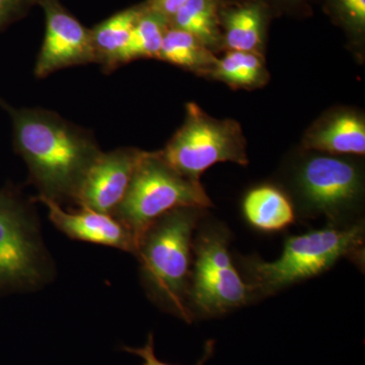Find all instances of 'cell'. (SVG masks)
<instances>
[{
	"label": "cell",
	"mask_w": 365,
	"mask_h": 365,
	"mask_svg": "<svg viewBox=\"0 0 365 365\" xmlns=\"http://www.w3.org/2000/svg\"><path fill=\"white\" fill-rule=\"evenodd\" d=\"M0 107L11 117L14 150L26 163L38 197L76 204L103 153L91 132L42 108H14L1 98Z\"/></svg>",
	"instance_id": "1"
},
{
	"label": "cell",
	"mask_w": 365,
	"mask_h": 365,
	"mask_svg": "<svg viewBox=\"0 0 365 365\" xmlns=\"http://www.w3.org/2000/svg\"><path fill=\"white\" fill-rule=\"evenodd\" d=\"M364 222L332 227L327 225L306 234L287 237L282 253L272 262L258 256L241 257L235 263L249 285L254 299L277 294L333 268L342 259L364 267Z\"/></svg>",
	"instance_id": "2"
},
{
	"label": "cell",
	"mask_w": 365,
	"mask_h": 365,
	"mask_svg": "<svg viewBox=\"0 0 365 365\" xmlns=\"http://www.w3.org/2000/svg\"><path fill=\"white\" fill-rule=\"evenodd\" d=\"M206 210L174 209L151 223L137 245L135 256L148 297L187 324L194 321L189 309L194 235Z\"/></svg>",
	"instance_id": "3"
},
{
	"label": "cell",
	"mask_w": 365,
	"mask_h": 365,
	"mask_svg": "<svg viewBox=\"0 0 365 365\" xmlns=\"http://www.w3.org/2000/svg\"><path fill=\"white\" fill-rule=\"evenodd\" d=\"M307 151L290 173L295 211L302 217L323 216L332 227L359 222L364 175L354 157Z\"/></svg>",
	"instance_id": "4"
},
{
	"label": "cell",
	"mask_w": 365,
	"mask_h": 365,
	"mask_svg": "<svg viewBox=\"0 0 365 365\" xmlns=\"http://www.w3.org/2000/svg\"><path fill=\"white\" fill-rule=\"evenodd\" d=\"M204 218L193 240L189 309L194 319L225 316L255 300L230 253L232 232Z\"/></svg>",
	"instance_id": "5"
},
{
	"label": "cell",
	"mask_w": 365,
	"mask_h": 365,
	"mask_svg": "<svg viewBox=\"0 0 365 365\" xmlns=\"http://www.w3.org/2000/svg\"><path fill=\"white\" fill-rule=\"evenodd\" d=\"M180 207L208 209L213 203L200 182L182 177L158 151H146L114 216L130 230L138 245L151 223Z\"/></svg>",
	"instance_id": "6"
},
{
	"label": "cell",
	"mask_w": 365,
	"mask_h": 365,
	"mask_svg": "<svg viewBox=\"0 0 365 365\" xmlns=\"http://www.w3.org/2000/svg\"><path fill=\"white\" fill-rule=\"evenodd\" d=\"M158 153L172 169L196 182L218 163L249 165L241 124L210 116L195 103L186 105L184 123Z\"/></svg>",
	"instance_id": "7"
},
{
	"label": "cell",
	"mask_w": 365,
	"mask_h": 365,
	"mask_svg": "<svg viewBox=\"0 0 365 365\" xmlns=\"http://www.w3.org/2000/svg\"><path fill=\"white\" fill-rule=\"evenodd\" d=\"M30 203L13 186L0 190V292L35 289L51 276Z\"/></svg>",
	"instance_id": "8"
},
{
	"label": "cell",
	"mask_w": 365,
	"mask_h": 365,
	"mask_svg": "<svg viewBox=\"0 0 365 365\" xmlns=\"http://www.w3.org/2000/svg\"><path fill=\"white\" fill-rule=\"evenodd\" d=\"M45 16V36L35 76L45 78L69 67L96 63L90 29L69 13L60 0H36Z\"/></svg>",
	"instance_id": "9"
},
{
	"label": "cell",
	"mask_w": 365,
	"mask_h": 365,
	"mask_svg": "<svg viewBox=\"0 0 365 365\" xmlns=\"http://www.w3.org/2000/svg\"><path fill=\"white\" fill-rule=\"evenodd\" d=\"M145 153L134 148L103 151L86 178L76 205L114 215Z\"/></svg>",
	"instance_id": "10"
},
{
	"label": "cell",
	"mask_w": 365,
	"mask_h": 365,
	"mask_svg": "<svg viewBox=\"0 0 365 365\" xmlns=\"http://www.w3.org/2000/svg\"><path fill=\"white\" fill-rule=\"evenodd\" d=\"M34 201L44 204L50 222L71 239L135 255V237L114 215L81 207L78 210L66 211L58 203L38 196Z\"/></svg>",
	"instance_id": "11"
},
{
	"label": "cell",
	"mask_w": 365,
	"mask_h": 365,
	"mask_svg": "<svg viewBox=\"0 0 365 365\" xmlns=\"http://www.w3.org/2000/svg\"><path fill=\"white\" fill-rule=\"evenodd\" d=\"M304 150L343 157L365 153V119L361 113L339 108L326 113L307 129Z\"/></svg>",
	"instance_id": "12"
},
{
	"label": "cell",
	"mask_w": 365,
	"mask_h": 365,
	"mask_svg": "<svg viewBox=\"0 0 365 365\" xmlns=\"http://www.w3.org/2000/svg\"><path fill=\"white\" fill-rule=\"evenodd\" d=\"M269 6L264 0L220 4L222 45L230 51L256 53L263 56Z\"/></svg>",
	"instance_id": "13"
},
{
	"label": "cell",
	"mask_w": 365,
	"mask_h": 365,
	"mask_svg": "<svg viewBox=\"0 0 365 365\" xmlns=\"http://www.w3.org/2000/svg\"><path fill=\"white\" fill-rule=\"evenodd\" d=\"M242 215L250 227L264 234L282 232L297 220L289 194L274 184L257 185L242 198Z\"/></svg>",
	"instance_id": "14"
},
{
	"label": "cell",
	"mask_w": 365,
	"mask_h": 365,
	"mask_svg": "<svg viewBox=\"0 0 365 365\" xmlns=\"http://www.w3.org/2000/svg\"><path fill=\"white\" fill-rule=\"evenodd\" d=\"M143 9L144 4L128 7L91 29L96 64H100L104 71L118 68V58L126 47Z\"/></svg>",
	"instance_id": "15"
},
{
	"label": "cell",
	"mask_w": 365,
	"mask_h": 365,
	"mask_svg": "<svg viewBox=\"0 0 365 365\" xmlns=\"http://www.w3.org/2000/svg\"><path fill=\"white\" fill-rule=\"evenodd\" d=\"M158 59L198 76H210L218 58L195 36L170 26Z\"/></svg>",
	"instance_id": "16"
},
{
	"label": "cell",
	"mask_w": 365,
	"mask_h": 365,
	"mask_svg": "<svg viewBox=\"0 0 365 365\" xmlns=\"http://www.w3.org/2000/svg\"><path fill=\"white\" fill-rule=\"evenodd\" d=\"M220 0H188L170 21V26L195 36L211 51L222 44Z\"/></svg>",
	"instance_id": "17"
},
{
	"label": "cell",
	"mask_w": 365,
	"mask_h": 365,
	"mask_svg": "<svg viewBox=\"0 0 365 365\" xmlns=\"http://www.w3.org/2000/svg\"><path fill=\"white\" fill-rule=\"evenodd\" d=\"M211 78L237 90L262 88L269 81V73L262 55L244 51H230L218 58Z\"/></svg>",
	"instance_id": "18"
},
{
	"label": "cell",
	"mask_w": 365,
	"mask_h": 365,
	"mask_svg": "<svg viewBox=\"0 0 365 365\" xmlns=\"http://www.w3.org/2000/svg\"><path fill=\"white\" fill-rule=\"evenodd\" d=\"M144 4L143 14L137 20L126 47L118 58L117 66H124L138 59H158L163 37L170 26L169 21Z\"/></svg>",
	"instance_id": "19"
},
{
	"label": "cell",
	"mask_w": 365,
	"mask_h": 365,
	"mask_svg": "<svg viewBox=\"0 0 365 365\" xmlns=\"http://www.w3.org/2000/svg\"><path fill=\"white\" fill-rule=\"evenodd\" d=\"M329 14L353 40L361 42L365 34V0H326Z\"/></svg>",
	"instance_id": "20"
},
{
	"label": "cell",
	"mask_w": 365,
	"mask_h": 365,
	"mask_svg": "<svg viewBox=\"0 0 365 365\" xmlns=\"http://www.w3.org/2000/svg\"><path fill=\"white\" fill-rule=\"evenodd\" d=\"M215 341L208 340L206 341L205 347H204V354L200 360L195 365H204L208 361L211 357L213 356L215 353ZM124 351L135 354L137 356L141 357L143 359V365H174L165 364V362L160 361V359L155 356V341H153V334L150 333L148 335V342L143 347L132 348L124 346L122 347Z\"/></svg>",
	"instance_id": "21"
},
{
	"label": "cell",
	"mask_w": 365,
	"mask_h": 365,
	"mask_svg": "<svg viewBox=\"0 0 365 365\" xmlns=\"http://www.w3.org/2000/svg\"><path fill=\"white\" fill-rule=\"evenodd\" d=\"M36 0H0V30L26 16Z\"/></svg>",
	"instance_id": "22"
},
{
	"label": "cell",
	"mask_w": 365,
	"mask_h": 365,
	"mask_svg": "<svg viewBox=\"0 0 365 365\" xmlns=\"http://www.w3.org/2000/svg\"><path fill=\"white\" fill-rule=\"evenodd\" d=\"M187 1L188 0H146L145 4L150 11L160 14L170 23Z\"/></svg>",
	"instance_id": "23"
},
{
	"label": "cell",
	"mask_w": 365,
	"mask_h": 365,
	"mask_svg": "<svg viewBox=\"0 0 365 365\" xmlns=\"http://www.w3.org/2000/svg\"><path fill=\"white\" fill-rule=\"evenodd\" d=\"M280 4H284V6H297V4H300V2H304V0H277Z\"/></svg>",
	"instance_id": "24"
},
{
	"label": "cell",
	"mask_w": 365,
	"mask_h": 365,
	"mask_svg": "<svg viewBox=\"0 0 365 365\" xmlns=\"http://www.w3.org/2000/svg\"><path fill=\"white\" fill-rule=\"evenodd\" d=\"M220 1H222V0H220Z\"/></svg>",
	"instance_id": "25"
}]
</instances>
